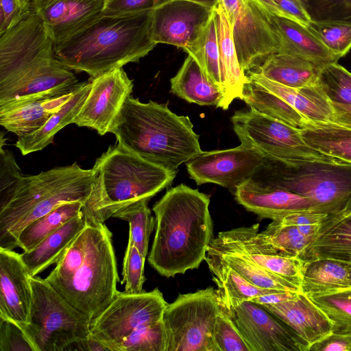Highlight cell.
<instances>
[{
	"label": "cell",
	"instance_id": "cell-35",
	"mask_svg": "<svg viewBox=\"0 0 351 351\" xmlns=\"http://www.w3.org/2000/svg\"><path fill=\"white\" fill-rule=\"evenodd\" d=\"M241 99L250 108L300 130L311 121L282 99L250 80L244 86Z\"/></svg>",
	"mask_w": 351,
	"mask_h": 351
},
{
	"label": "cell",
	"instance_id": "cell-7",
	"mask_svg": "<svg viewBox=\"0 0 351 351\" xmlns=\"http://www.w3.org/2000/svg\"><path fill=\"white\" fill-rule=\"evenodd\" d=\"M252 178L269 187L308 199L317 212L337 216L351 210V164L304 161L295 165L267 160Z\"/></svg>",
	"mask_w": 351,
	"mask_h": 351
},
{
	"label": "cell",
	"instance_id": "cell-15",
	"mask_svg": "<svg viewBox=\"0 0 351 351\" xmlns=\"http://www.w3.org/2000/svg\"><path fill=\"white\" fill-rule=\"evenodd\" d=\"M265 158L243 145L203 152L186 162L188 173L197 185L213 183L235 189L262 169Z\"/></svg>",
	"mask_w": 351,
	"mask_h": 351
},
{
	"label": "cell",
	"instance_id": "cell-14",
	"mask_svg": "<svg viewBox=\"0 0 351 351\" xmlns=\"http://www.w3.org/2000/svg\"><path fill=\"white\" fill-rule=\"evenodd\" d=\"M258 223L220 232L209 247L219 251L235 253L301 289L307 261L296 256L277 254L274 247L263 238Z\"/></svg>",
	"mask_w": 351,
	"mask_h": 351
},
{
	"label": "cell",
	"instance_id": "cell-46",
	"mask_svg": "<svg viewBox=\"0 0 351 351\" xmlns=\"http://www.w3.org/2000/svg\"><path fill=\"white\" fill-rule=\"evenodd\" d=\"M6 141L3 132L0 137V208L12 196L20 180L24 176L13 153L3 148Z\"/></svg>",
	"mask_w": 351,
	"mask_h": 351
},
{
	"label": "cell",
	"instance_id": "cell-21",
	"mask_svg": "<svg viewBox=\"0 0 351 351\" xmlns=\"http://www.w3.org/2000/svg\"><path fill=\"white\" fill-rule=\"evenodd\" d=\"M261 306L286 324L304 345L306 351L333 332L332 322L302 291L293 299Z\"/></svg>",
	"mask_w": 351,
	"mask_h": 351
},
{
	"label": "cell",
	"instance_id": "cell-1",
	"mask_svg": "<svg viewBox=\"0 0 351 351\" xmlns=\"http://www.w3.org/2000/svg\"><path fill=\"white\" fill-rule=\"evenodd\" d=\"M210 198L180 184L167 190L153 206L156 232L149 265L167 278L197 269L213 236Z\"/></svg>",
	"mask_w": 351,
	"mask_h": 351
},
{
	"label": "cell",
	"instance_id": "cell-6",
	"mask_svg": "<svg viewBox=\"0 0 351 351\" xmlns=\"http://www.w3.org/2000/svg\"><path fill=\"white\" fill-rule=\"evenodd\" d=\"M93 169L77 162L36 175L23 176L10 200L0 208V248L16 247L19 233L29 223L61 204L82 202L91 193Z\"/></svg>",
	"mask_w": 351,
	"mask_h": 351
},
{
	"label": "cell",
	"instance_id": "cell-5",
	"mask_svg": "<svg viewBox=\"0 0 351 351\" xmlns=\"http://www.w3.org/2000/svg\"><path fill=\"white\" fill-rule=\"evenodd\" d=\"M91 193L84 208L88 223H105L119 209L150 199L168 187L177 171L152 163L117 143L97 158Z\"/></svg>",
	"mask_w": 351,
	"mask_h": 351
},
{
	"label": "cell",
	"instance_id": "cell-27",
	"mask_svg": "<svg viewBox=\"0 0 351 351\" xmlns=\"http://www.w3.org/2000/svg\"><path fill=\"white\" fill-rule=\"evenodd\" d=\"M220 64L224 82L223 96L217 107L228 110L232 101L241 99L249 80L240 66L232 32L222 7L215 10Z\"/></svg>",
	"mask_w": 351,
	"mask_h": 351
},
{
	"label": "cell",
	"instance_id": "cell-32",
	"mask_svg": "<svg viewBox=\"0 0 351 351\" xmlns=\"http://www.w3.org/2000/svg\"><path fill=\"white\" fill-rule=\"evenodd\" d=\"M171 92L189 103L216 106L221 101V90L203 73L188 55L176 75L171 78Z\"/></svg>",
	"mask_w": 351,
	"mask_h": 351
},
{
	"label": "cell",
	"instance_id": "cell-37",
	"mask_svg": "<svg viewBox=\"0 0 351 351\" xmlns=\"http://www.w3.org/2000/svg\"><path fill=\"white\" fill-rule=\"evenodd\" d=\"M184 50L200 66L207 77L224 92L215 10L196 39Z\"/></svg>",
	"mask_w": 351,
	"mask_h": 351
},
{
	"label": "cell",
	"instance_id": "cell-13",
	"mask_svg": "<svg viewBox=\"0 0 351 351\" xmlns=\"http://www.w3.org/2000/svg\"><path fill=\"white\" fill-rule=\"evenodd\" d=\"M56 58L54 45L34 12L0 35V84Z\"/></svg>",
	"mask_w": 351,
	"mask_h": 351
},
{
	"label": "cell",
	"instance_id": "cell-42",
	"mask_svg": "<svg viewBox=\"0 0 351 351\" xmlns=\"http://www.w3.org/2000/svg\"><path fill=\"white\" fill-rule=\"evenodd\" d=\"M309 298L332 322L333 333L351 335V289Z\"/></svg>",
	"mask_w": 351,
	"mask_h": 351
},
{
	"label": "cell",
	"instance_id": "cell-59",
	"mask_svg": "<svg viewBox=\"0 0 351 351\" xmlns=\"http://www.w3.org/2000/svg\"><path fill=\"white\" fill-rule=\"evenodd\" d=\"M202 5L211 10H215L219 5V0H184Z\"/></svg>",
	"mask_w": 351,
	"mask_h": 351
},
{
	"label": "cell",
	"instance_id": "cell-58",
	"mask_svg": "<svg viewBox=\"0 0 351 351\" xmlns=\"http://www.w3.org/2000/svg\"><path fill=\"white\" fill-rule=\"evenodd\" d=\"M270 14L284 17L295 21L291 16L285 12L274 0H254ZM296 22V21H295Z\"/></svg>",
	"mask_w": 351,
	"mask_h": 351
},
{
	"label": "cell",
	"instance_id": "cell-57",
	"mask_svg": "<svg viewBox=\"0 0 351 351\" xmlns=\"http://www.w3.org/2000/svg\"><path fill=\"white\" fill-rule=\"evenodd\" d=\"M333 108L332 121L351 129V105L331 103Z\"/></svg>",
	"mask_w": 351,
	"mask_h": 351
},
{
	"label": "cell",
	"instance_id": "cell-47",
	"mask_svg": "<svg viewBox=\"0 0 351 351\" xmlns=\"http://www.w3.org/2000/svg\"><path fill=\"white\" fill-rule=\"evenodd\" d=\"M145 258L134 243L128 240L123 263V280L121 282L125 284L124 291L138 293L143 291V286L145 281L144 275Z\"/></svg>",
	"mask_w": 351,
	"mask_h": 351
},
{
	"label": "cell",
	"instance_id": "cell-56",
	"mask_svg": "<svg viewBox=\"0 0 351 351\" xmlns=\"http://www.w3.org/2000/svg\"><path fill=\"white\" fill-rule=\"evenodd\" d=\"M298 293L300 292L278 291L271 293L255 297L250 301L258 305L276 304L293 299L298 295Z\"/></svg>",
	"mask_w": 351,
	"mask_h": 351
},
{
	"label": "cell",
	"instance_id": "cell-41",
	"mask_svg": "<svg viewBox=\"0 0 351 351\" xmlns=\"http://www.w3.org/2000/svg\"><path fill=\"white\" fill-rule=\"evenodd\" d=\"M306 27L340 58L351 49V22L313 19Z\"/></svg>",
	"mask_w": 351,
	"mask_h": 351
},
{
	"label": "cell",
	"instance_id": "cell-3",
	"mask_svg": "<svg viewBox=\"0 0 351 351\" xmlns=\"http://www.w3.org/2000/svg\"><path fill=\"white\" fill-rule=\"evenodd\" d=\"M153 12L101 15L54 47L56 58L71 70L90 77L137 62L157 45L152 37Z\"/></svg>",
	"mask_w": 351,
	"mask_h": 351
},
{
	"label": "cell",
	"instance_id": "cell-51",
	"mask_svg": "<svg viewBox=\"0 0 351 351\" xmlns=\"http://www.w3.org/2000/svg\"><path fill=\"white\" fill-rule=\"evenodd\" d=\"M32 12V0H0V35L19 24Z\"/></svg>",
	"mask_w": 351,
	"mask_h": 351
},
{
	"label": "cell",
	"instance_id": "cell-26",
	"mask_svg": "<svg viewBox=\"0 0 351 351\" xmlns=\"http://www.w3.org/2000/svg\"><path fill=\"white\" fill-rule=\"evenodd\" d=\"M217 286V293L222 310L230 313L241 303L278 291L258 287L226 264L217 253L208 248L205 260Z\"/></svg>",
	"mask_w": 351,
	"mask_h": 351
},
{
	"label": "cell",
	"instance_id": "cell-48",
	"mask_svg": "<svg viewBox=\"0 0 351 351\" xmlns=\"http://www.w3.org/2000/svg\"><path fill=\"white\" fill-rule=\"evenodd\" d=\"M304 3L313 19L351 22V0H306Z\"/></svg>",
	"mask_w": 351,
	"mask_h": 351
},
{
	"label": "cell",
	"instance_id": "cell-45",
	"mask_svg": "<svg viewBox=\"0 0 351 351\" xmlns=\"http://www.w3.org/2000/svg\"><path fill=\"white\" fill-rule=\"evenodd\" d=\"M212 340L214 351H251L232 318L223 310L217 315Z\"/></svg>",
	"mask_w": 351,
	"mask_h": 351
},
{
	"label": "cell",
	"instance_id": "cell-4",
	"mask_svg": "<svg viewBox=\"0 0 351 351\" xmlns=\"http://www.w3.org/2000/svg\"><path fill=\"white\" fill-rule=\"evenodd\" d=\"M109 132L124 149L171 171L203 152L188 116L176 114L167 104L143 103L131 95Z\"/></svg>",
	"mask_w": 351,
	"mask_h": 351
},
{
	"label": "cell",
	"instance_id": "cell-16",
	"mask_svg": "<svg viewBox=\"0 0 351 351\" xmlns=\"http://www.w3.org/2000/svg\"><path fill=\"white\" fill-rule=\"evenodd\" d=\"M89 93L73 123L88 127L103 136L109 132L125 99L131 95L133 81L122 67L90 77Z\"/></svg>",
	"mask_w": 351,
	"mask_h": 351
},
{
	"label": "cell",
	"instance_id": "cell-39",
	"mask_svg": "<svg viewBox=\"0 0 351 351\" xmlns=\"http://www.w3.org/2000/svg\"><path fill=\"white\" fill-rule=\"evenodd\" d=\"M149 199H141L122 207L112 217L128 222L129 239L141 254L147 257L150 235L156 224L155 219L148 207Z\"/></svg>",
	"mask_w": 351,
	"mask_h": 351
},
{
	"label": "cell",
	"instance_id": "cell-50",
	"mask_svg": "<svg viewBox=\"0 0 351 351\" xmlns=\"http://www.w3.org/2000/svg\"><path fill=\"white\" fill-rule=\"evenodd\" d=\"M173 0H104L101 14L123 16L154 11Z\"/></svg>",
	"mask_w": 351,
	"mask_h": 351
},
{
	"label": "cell",
	"instance_id": "cell-34",
	"mask_svg": "<svg viewBox=\"0 0 351 351\" xmlns=\"http://www.w3.org/2000/svg\"><path fill=\"white\" fill-rule=\"evenodd\" d=\"M300 132L305 142L313 149L351 164V129L333 122L309 121Z\"/></svg>",
	"mask_w": 351,
	"mask_h": 351
},
{
	"label": "cell",
	"instance_id": "cell-2",
	"mask_svg": "<svg viewBox=\"0 0 351 351\" xmlns=\"http://www.w3.org/2000/svg\"><path fill=\"white\" fill-rule=\"evenodd\" d=\"M112 236L105 223H87L45 278L91 321L117 292L119 278Z\"/></svg>",
	"mask_w": 351,
	"mask_h": 351
},
{
	"label": "cell",
	"instance_id": "cell-25",
	"mask_svg": "<svg viewBox=\"0 0 351 351\" xmlns=\"http://www.w3.org/2000/svg\"><path fill=\"white\" fill-rule=\"evenodd\" d=\"M247 78L276 95L311 121L331 122L333 108L319 84L291 88L271 81L261 74L248 71Z\"/></svg>",
	"mask_w": 351,
	"mask_h": 351
},
{
	"label": "cell",
	"instance_id": "cell-17",
	"mask_svg": "<svg viewBox=\"0 0 351 351\" xmlns=\"http://www.w3.org/2000/svg\"><path fill=\"white\" fill-rule=\"evenodd\" d=\"M227 314L251 351H306L295 333L261 305L243 302Z\"/></svg>",
	"mask_w": 351,
	"mask_h": 351
},
{
	"label": "cell",
	"instance_id": "cell-43",
	"mask_svg": "<svg viewBox=\"0 0 351 351\" xmlns=\"http://www.w3.org/2000/svg\"><path fill=\"white\" fill-rule=\"evenodd\" d=\"M318 84L331 103L351 105V73L337 62L322 69Z\"/></svg>",
	"mask_w": 351,
	"mask_h": 351
},
{
	"label": "cell",
	"instance_id": "cell-9",
	"mask_svg": "<svg viewBox=\"0 0 351 351\" xmlns=\"http://www.w3.org/2000/svg\"><path fill=\"white\" fill-rule=\"evenodd\" d=\"M231 121L241 144L267 160L286 165L304 161H341L308 145L300 129L253 109L236 111Z\"/></svg>",
	"mask_w": 351,
	"mask_h": 351
},
{
	"label": "cell",
	"instance_id": "cell-18",
	"mask_svg": "<svg viewBox=\"0 0 351 351\" xmlns=\"http://www.w3.org/2000/svg\"><path fill=\"white\" fill-rule=\"evenodd\" d=\"M214 10L198 3L173 0L153 12L152 37L162 43L184 49L203 29Z\"/></svg>",
	"mask_w": 351,
	"mask_h": 351
},
{
	"label": "cell",
	"instance_id": "cell-60",
	"mask_svg": "<svg viewBox=\"0 0 351 351\" xmlns=\"http://www.w3.org/2000/svg\"><path fill=\"white\" fill-rule=\"evenodd\" d=\"M304 1H306V0H304Z\"/></svg>",
	"mask_w": 351,
	"mask_h": 351
},
{
	"label": "cell",
	"instance_id": "cell-20",
	"mask_svg": "<svg viewBox=\"0 0 351 351\" xmlns=\"http://www.w3.org/2000/svg\"><path fill=\"white\" fill-rule=\"evenodd\" d=\"M31 277L21 254L0 248V317L20 325L29 322Z\"/></svg>",
	"mask_w": 351,
	"mask_h": 351
},
{
	"label": "cell",
	"instance_id": "cell-36",
	"mask_svg": "<svg viewBox=\"0 0 351 351\" xmlns=\"http://www.w3.org/2000/svg\"><path fill=\"white\" fill-rule=\"evenodd\" d=\"M84 204L82 202H69L60 204L26 226L19 234L16 246L23 251L33 249L68 221L84 213Z\"/></svg>",
	"mask_w": 351,
	"mask_h": 351
},
{
	"label": "cell",
	"instance_id": "cell-31",
	"mask_svg": "<svg viewBox=\"0 0 351 351\" xmlns=\"http://www.w3.org/2000/svg\"><path fill=\"white\" fill-rule=\"evenodd\" d=\"M348 289H351V263L332 258H317L306 264L301 291L307 296Z\"/></svg>",
	"mask_w": 351,
	"mask_h": 351
},
{
	"label": "cell",
	"instance_id": "cell-38",
	"mask_svg": "<svg viewBox=\"0 0 351 351\" xmlns=\"http://www.w3.org/2000/svg\"><path fill=\"white\" fill-rule=\"evenodd\" d=\"M208 248L217 253L226 264L258 287L292 292L302 291L301 289L295 285L258 267L235 253L216 250L209 246Z\"/></svg>",
	"mask_w": 351,
	"mask_h": 351
},
{
	"label": "cell",
	"instance_id": "cell-44",
	"mask_svg": "<svg viewBox=\"0 0 351 351\" xmlns=\"http://www.w3.org/2000/svg\"><path fill=\"white\" fill-rule=\"evenodd\" d=\"M116 351H167V335L162 321L134 330Z\"/></svg>",
	"mask_w": 351,
	"mask_h": 351
},
{
	"label": "cell",
	"instance_id": "cell-55",
	"mask_svg": "<svg viewBox=\"0 0 351 351\" xmlns=\"http://www.w3.org/2000/svg\"><path fill=\"white\" fill-rule=\"evenodd\" d=\"M110 351L108 347L95 337L90 332L87 337L69 345L64 351Z\"/></svg>",
	"mask_w": 351,
	"mask_h": 351
},
{
	"label": "cell",
	"instance_id": "cell-52",
	"mask_svg": "<svg viewBox=\"0 0 351 351\" xmlns=\"http://www.w3.org/2000/svg\"><path fill=\"white\" fill-rule=\"evenodd\" d=\"M329 217L326 213L317 212L313 210H300L274 219L269 224L276 226H299L319 224Z\"/></svg>",
	"mask_w": 351,
	"mask_h": 351
},
{
	"label": "cell",
	"instance_id": "cell-19",
	"mask_svg": "<svg viewBox=\"0 0 351 351\" xmlns=\"http://www.w3.org/2000/svg\"><path fill=\"white\" fill-rule=\"evenodd\" d=\"M104 0H32L54 47L101 15Z\"/></svg>",
	"mask_w": 351,
	"mask_h": 351
},
{
	"label": "cell",
	"instance_id": "cell-23",
	"mask_svg": "<svg viewBox=\"0 0 351 351\" xmlns=\"http://www.w3.org/2000/svg\"><path fill=\"white\" fill-rule=\"evenodd\" d=\"M75 90L61 96L1 104L0 125L18 137L29 134L41 128L52 114L61 109L72 98Z\"/></svg>",
	"mask_w": 351,
	"mask_h": 351
},
{
	"label": "cell",
	"instance_id": "cell-33",
	"mask_svg": "<svg viewBox=\"0 0 351 351\" xmlns=\"http://www.w3.org/2000/svg\"><path fill=\"white\" fill-rule=\"evenodd\" d=\"M317 258L351 263V210L329 217L322 223L311 248V261Z\"/></svg>",
	"mask_w": 351,
	"mask_h": 351
},
{
	"label": "cell",
	"instance_id": "cell-53",
	"mask_svg": "<svg viewBox=\"0 0 351 351\" xmlns=\"http://www.w3.org/2000/svg\"><path fill=\"white\" fill-rule=\"evenodd\" d=\"M275 3L296 22L307 27L313 20L304 0H274Z\"/></svg>",
	"mask_w": 351,
	"mask_h": 351
},
{
	"label": "cell",
	"instance_id": "cell-24",
	"mask_svg": "<svg viewBox=\"0 0 351 351\" xmlns=\"http://www.w3.org/2000/svg\"><path fill=\"white\" fill-rule=\"evenodd\" d=\"M269 19L280 45L278 53L301 57L322 69L340 59L302 24L270 14Z\"/></svg>",
	"mask_w": 351,
	"mask_h": 351
},
{
	"label": "cell",
	"instance_id": "cell-29",
	"mask_svg": "<svg viewBox=\"0 0 351 351\" xmlns=\"http://www.w3.org/2000/svg\"><path fill=\"white\" fill-rule=\"evenodd\" d=\"M256 68L266 78L291 88L317 85L322 70L311 61L282 53L269 55Z\"/></svg>",
	"mask_w": 351,
	"mask_h": 351
},
{
	"label": "cell",
	"instance_id": "cell-28",
	"mask_svg": "<svg viewBox=\"0 0 351 351\" xmlns=\"http://www.w3.org/2000/svg\"><path fill=\"white\" fill-rule=\"evenodd\" d=\"M87 223L82 213L47 236L33 249L23 251L21 257L30 276H36L50 265L56 263Z\"/></svg>",
	"mask_w": 351,
	"mask_h": 351
},
{
	"label": "cell",
	"instance_id": "cell-10",
	"mask_svg": "<svg viewBox=\"0 0 351 351\" xmlns=\"http://www.w3.org/2000/svg\"><path fill=\"white\" fill-rule=\"evenodd\" d=\"M221 310L213 287L180 294L162 316L167 351H214L212 334Z\"/></svg>",
	"mask_w": 351,
	"mask_h": 351
},
{
	"label": "cell",
	"instance_id": "cell-8",
	"mask_svg": "<svg viewBox=\"0 0 351 351\" xmlns=\"http://www.w3.org/2000/svg\"><path fill=\"white\" fill-rule=\"evenodd\" d=\"M30 319L20 325L36 351H64L90 334L91 320L67 302L47 282L31 277Z\"/></svg>",
	"mask_w": 351,
	"mask_h": 351
},
{
	"label": "cell",
	"instance_id": "cell-22",
	"mask_svg": "<svg viewBox=\"0 0 351 351\" xmlns=\"http://www.w3.org/2000/svg\"><path fill=\"white\" fill-rule=\"evenodd\" d=\"M237 202L260 218L271 220L287 214L314 210L311 202L293 193L269 187L250 178L234 189Z\"/></svg>",
	"mask_w": 351,
	"mask_h": 351
},
{
	"label": "cell",
	"instance_id": "cell-54",
	"mask_svg": "<svg viewBox=\"0 0 351 351\" xmlns=\"http://www.w3.org/2000/svg\"><path fill=\"white\" fill-rule=\"evenodd\" d=\"M309 351H351V335L332 332L312 346Z\"/></svg>",
	"mask_w": 351,
	"mask_h": 351
},
{
	"label": "cell",
	"instance_id": "cell-11",
	"mask_svg": "<svg viewBox=\"0 0 351 351\" xmlns=\"http://www.w3.org/2000/svg\"><path fill=\"white\" fill-rule=\"evenodd\" d=\"M167 304L158 288L138 293L117 291L110 304L92 319L90 333L110 351H116L134 330L162 321Z\"/></svg>",
	"mask_w": 351,
	"mask_h": 351
},
{
	"label": "cell",
	"instance_id": "cell-12",
	"mask_svg": "<svg viewBox=\"0 0 351 351\" xmlns=\"http://www.w3.org/2000/svg\"><path fill=\"white\" fill-rule=\"evenodd\" d=\"M228 21L241 70L258 66L280 45L267 12L254 0H219Z\"/></svg>",
	"mask_w": 351,
	"mask_h": 351
},
{
	"label": "cell",
	"instance_id": "cell-30",
	"mask_svg": "<svg viewBox=\"0 0 351 351\" xmlns=\"http://www.w3.org/2000/svg\"><path fill=\"white\" fill-rule=\"evenodd\" d=\"M90 85V81L80 83L72 98L41 128L29 134L18 137L16 147L23 156L43 150L53 143L58 132L73 123L89 93Z\"/></svg>",
	"mask_w": 351,
	"mask_h": 351
},
{
	"label": "cell",
	"instance_id": "cell-40",
	"mask_svg": "<svg viewBox=\"0 0 351 351\" xmlns=\"http://www.w3.org/2000/svg\"><path fill=\"white\" fill-rule=\"evenodd\" d=\"M260 233L276 247L282 256H296L305 261H311V248L317 237L304 234L298 226L269 224Z\"/></svg>",
	"mask_w": 351,
	"mask_h": 351
},
{
	"label": "cell",
	"instance_id": "cell-49",
	"mask_svg": "<svg viewBox=\"0 0 351 351\" xmlns=\"http://www.w3.org/2000/svg\"><path fill=\"white\" fill-rule=\"evenodd\" d=\"M0 351H36V349L19 324L0 317Z\"/></svg>",
	"mask_w": 351,
	"mask_h": 351
}]
</instances>
